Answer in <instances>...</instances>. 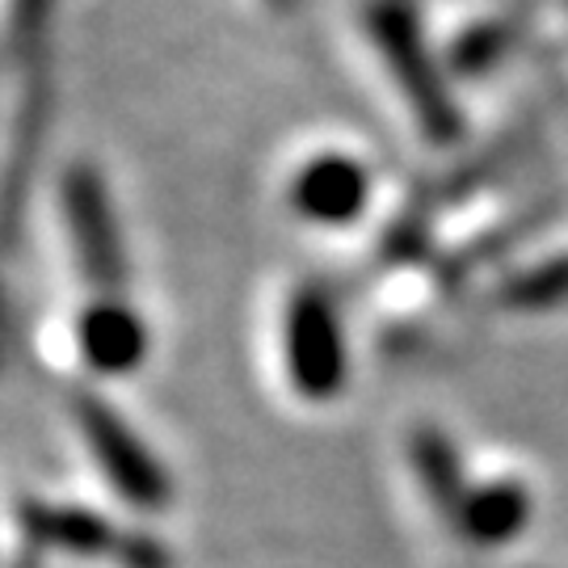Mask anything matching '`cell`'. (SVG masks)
<instances>
[{
  "label": "cell",
  "instance_id": "5",
  "mask_svg": "<svg viewBox=\"0 0 568 568\" xmlns=\"http://www.w3.org/2000/svg\"><path fill=\"white\" fill-rule=\"evenodd\" d=\"M72 354L93 375H126L148 354V328L119 295H98L72 321Z\"/></svg>",
  "mask_w": 568,
  "mask_h": 568
},
{
  "label": "cell",
  "instance_id": "4",
  "mask_svg": "<svg viewBox=\"0 0 568 568\" xmlns=\"http://www.w3.org/2000/svg\"><path fill=\"white\" fill-rule=\"evenodd\" d=\"M63 227H68V248L81 262V270L93 283L114 295L122 274V248L114 211L105 199V185L93 169H72L63 182Z\"/></svg>",
  "mask_w": 568,
  "mask_h": 568
},
{
  "label": "cell",
  "instance_id": "2",
  "mask_svg": "<svg viewBox=\"0 0 568 568\" xmlns=\"http://www.w3.org/2000/svg\"><path fill=\"white\" fill-rule=\"evenodd\" d=\"M72 417H77L84 450L93 455V464L102 467V476L119 488L122 497L143 501V506L161 501L164 497L161 464L148 455V443H143L140 434L114 417V408L93 400V396H81L72 405Z\"/></svg>",
  "mask_w": 568,
  "mask_h": 568
},
{
  "label": "cell",
  "instance_id": "3",
  "mask_svg": "<svg viewBox=\"0 0 568 568\" xmlns=\"http://www.w3.org/2000/svg\"><path fill=\"white\" fill-rule=\"evenodd\" d=\"M366 203V169L358 156L342 148L312 152L286 178V206L316 227H342L363 215Z\"/></svg>",
  "mask_w": 568,
  "mask_h": 568
},
{
  "label": "cell",
  "instance_id": "1",
  "mask_svg": "<svg viewBox=\"0 0 568 568\" xmlns=\"http://www.w3.org/2000/svg\"><path fill=\"white\" fill-rule=\"evenodd\" d=\"M274 354L286 392L300 405H328L342 396L349 379V349L337 304L325 286L300 283L286 291L274 325Z\"/></svg>",
  "mask_w": 568,
  "mask_h": 568
}]
</instances>
